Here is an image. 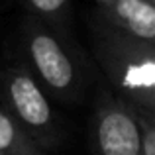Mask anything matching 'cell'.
Masks as SVG:
<instances>
[{
	"mask_svg": "<svg viewBox=\"0 0 155 155\" xmlns=\"http://www.w3.org/2000/svg\"><path fill=\"white\" fill-rule=\"evenodd\" d=\"M0 100L2 110L39 149L47 153L61 143V130L49 96L24 65H8L0 71Z\"/></svg>",
	"mask_w": 155,
	"mask_h": 155,
	"instance_id": "3",
	"label": "cell"
},
{
	"mask_svg": "<svg viewBox=\"0 0 155 155\" xmlns=\"http://www.w3.org/2000/svg\"><path fill=\"white\" fill-rule=\"evenodd\" d=\"M0 155H47L0 108Z\"/></svg>",
	"mask_w": 155,
	"mask_h": 155,
	"instance_id": "6",
	"label": "cell"
},
{
	"mask_svg": "<svg viewBox=\"0 0 155 155\" xmlns=\"http://www.w3.org/2000/svg\"><path fill=\"white\" fill-rule=\"evenodd\" d=\"M149 2H153V4H155V0H149Z\"/></svg>",
	"mask_w": 155,
	"mask_h": 155,
	"instance_id": "10",
	"label": "cell"
},
{
	"mask_svg": "<svg viewBox=\"0 0 155 155\" xmlns=\"http://www.w3.org/2000/svg\"><path fill=\"white\" fill-rule=\"evenodd\" d=\"M30 12V18L39 20L51 28H61L69 20L71 14V0H22Z\"/></svg>",
	"mask_w": 155,
	"mask_h": 155,
	"instance_id": "7",
	"label": "cell"
},
{
	"mask_svg": "<svg viewBox=\"0 0 155 155\" xmlns=\"http://www.w3.org/2000/svg\"><path fill=\"white\" fill-rule=\"evenodd\" d=\"M91 141L92 155H140V132L132 106L104 87L96 91Z\"/></svg>",
	"mask_w": 155,
	"mask_h": 155,
	"instance_id": "4",
	"label": "cell"
},
{
	"mask_svg": "<svg viewBox=\"0 0 155 155\" xmlns=\"http://www.w3.org/2000/svg\"><path fill=\"white\" fill-rule=\"evenodd\" d=\"M96 2H98V6H100V4H106L108 0H96Z\"/></svg>",
	"mask_w": 155,
	"mask_h": 155,
	"instance_id": "9",
	"label": "cell"
},
{
	"mask_svg": "<svg viewBox=\"0 0 155 155\" xmlns=\"http://www.w3.org/2000/svg\"><path fill=\"white\" fill-rule=\"evenodd\" d=\"M92 51L108 88L118 98L155 112V43L141 41L98 20Z\"/></svg>",
	"mask_w": 155,
	"mask_h": 155,
	"instance_id": "1",
	"label": "cell"
},
{
	"mask_svg": "<svg viewBox=\"0 0 155 155\" xmlns=\"http://www.w3.org/2000/svg\"><path fill=\"white\" fill-rule=\"evenodd\" d=\"M22 51L34 81L51 98L71 102L84 84L83 61L63 30L28 16L22 26Z\"/></svg>",
	"mask_w": 155,
	"mask_h": 155,
	"instance_id": "2",
	"label": "cell"
},
{
	"mask_svg": "<svg viewBox=\"0 0 155 155\" xmlns=\"http://www.w3.org/2000/svg\"><path fill=\"white\" fill-rule=\"evenodd\" d=\"M132 110L140 132V155H155V112L141 110L137 106H132Z\"/></svg>",
	"mask_w": 155,
	"mask_h": 155,
	"instance_id": "8",
	"label": "cell"
},
{
	"mask_svg": "<svg viewBox=\"0 0 155 155\" xmlns=\"http://www.w3.org/2000/svg\"><path fill=\"white\" fill-rule=\"evenodd\" d=\"M98 20L132 38L155 43V4L149 0H108L98 6Z\"/></svg>",
	"mask_w": 155,
	"mask_h": 155,
	"instance_id": "5",
	"label": "cell"
}]
</instances>
